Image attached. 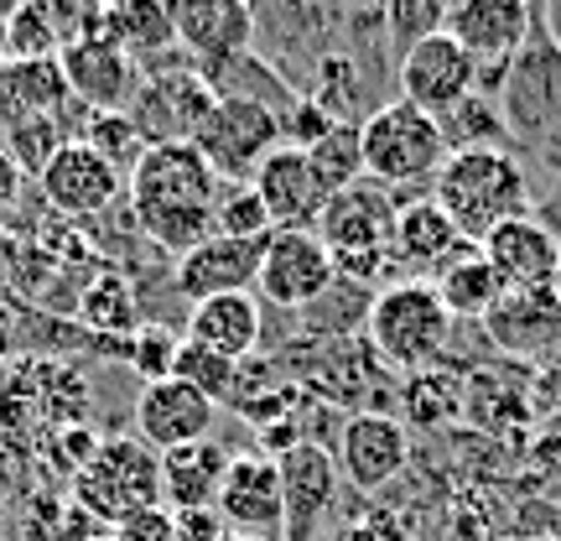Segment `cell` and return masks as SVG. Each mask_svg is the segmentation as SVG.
<instances>
[{
    "instance_id": "obj_1",
    "label": "cell",
    "mask_w": 561,
    "mask_h": 541,
    "mask_svg": "<svg viewBox=\"0 0 561 541\" xmlns=\"http://www.w3.org/2000/svg\"><path fill=\"white\" fill-rule=\"evenodd\" d=\"M125 193H130V214H136L140 235L157 250L187 256L193 245L214 235V208H219L224 182L193 140H161V146H146L136 172L125 178Z\"/></svg>"
},
{
    "instance_id": "obj_2",
    "label": "cell",
    "mask_w": 561,
    "mask_h": 541,
    "mask_svg": "<svg viewBox=\"0 0 561 541\" xmlns=\"http://www.w3.org/2000/svg\"><path fill=\"white\" fill-rule=\"evenodd\" d=\"M432 199L447 208V219L458 224L462 240L483 245L500 224L525 219L530 182L510 151H453L432 182Z\"/></svg>"
},
{
    "instance_id": "obj_3",
    "label": "cell",
    "mask_w": 561,
    "mask_h": 541,
    "mask_svg": "<svg viewBox=\"0 0 561 541\" xmlns=\"http://www.w3.org/2000/svg\"><path fill=\"white\" fill-rule=\"evenodd\" d=\"M73 505L89 521L115 526L161 505V453L130 432V438H104L73 474Z\"/></svg>"
},
{
    "instance_id": "obj_4",
    "label": "cell",
    "mask_w": 561,
    "mask_h": 541,
    "mask_svg": "<svg viewBox=\"0 0 561 541\" xmlns=\"http://www.w3.org/2000/svg\"><path fill=\"white\" fill-rule=\"evenodd\" d=\"M359 146H364V178L396 188H416V182H437L442 161L453 157L442 125L432 115H421L416 104L390 100L375 115L359 121Z\"/></svg>"
},
{
    "instance_id": "obj_5",
    "label": "cell",
    "mask_w": 561,
    "mask_h": 541,
    "mask_svg": "<svg viewBox=\"0 0 561 541\" xmlns=\"http://www.w3.org/2000/svg\"><path fill=\"white\" fill-rule=\"evenodd\" d=\"M369 343L385 364L396 370H426L453 339V313L442 307L432 281H390L380 297L369 302Z\"/></svg>"
},
{
    "instance_id": "obj_6",
    "label": "cell",
    "mask_w": 561,
    "mask_h": 541,
    "mask_svg": "<svg viewBox=\"0 0 561 541\" xmlns=\"http://www.w3.org/2000/svg\"><path fill=\"white\" fill-rule=\"evenodd\" d=\"M390 229H396V193L375 178H359V182H348V188H339L328 199V208L318 214V240L328 245L333 266L339 271L348 266L359 277H369L385 261Z\"/></svg>"
},
{
    "instance_id": "obj_7",
    "label": "cell",
    "mask_w": 561,
    "mask_h": 541,
    "mask_svg": "<svg viewBox=\"0 0 561 541\" xmlns=\"http://www.w3.org/2000/svg\"><path fill=\"white\" fill-rule=\"evenodd\" d=\"M219 104V94L208 89V79L198 74V63H157V68H140V89L130 100V121L151 146L161 140H193L198 125L208 121V110Z\"/></svg>"
},
{
    "instance_id": "obj_8",
    "label": "cell",
    "mask_w": 561,
    "mask_h": 541,
    "mask_svg": "<svg viewBox=\"0 0 561 541\" xmlns=\"http://www.w3.org/2000/svg\"><path fill=\"white\" fill-rule=\"evenodd\" d=\"M193 146L219 172V182L234 188V182L255 178V167L280 146V115L255 100H219L208 110V121L198 125Z\"/></svg>"
},
{
    "instance_id": "obj_9",
    "label": "cell",
    "mask_w": 561,
    "mask_h": 541,
    "mask_svg": "<svg viewBox=\"0 0 561 541\" xmlns=\"http://www.w3.org/2000/svg\"><path fill=\"white\" fill-rule=\"evenodd\" d=\"M479 79H483L479 58L462 42L447 37V32H437V37H426L401 53V100L416 104L421 115H432V121L453 115L462 100H473Z\"/></svg>"
},
{
    "instance_id": "obj_10",
    "label": "cell",
    "mask_w": 561,
    "mask_h": 541,
    "mask_svg": "<svg viewBox=\"0 0 561 541\" xmlns=\"http://www.w3.org/2000/svg\"><path fill=\"white\" fill-rule=\"evenodd\" d=\"M339 281V266L328 256V245L318 240V229H276L265 240L261 256V277H255V292H261L271 307H312L333 292Z\"/></svg>"
},
{
    "instance_id": "obj_11",
    "label": "cell",
    "mask_w": 561,
    "mask_h": 541,
    "mask_svg": "<svg viewBox=\"0 0 561 541\" xmlns=\"http://www.w3.org/2000/svg\"><path fill=\"white\" fill-rule=\"evenodd\" d=\"M42 199L47 208L68 224H83V219H100L110 203L125 193V172H115L110 161L94 151V146H83L79 136L62 140L53 161L42 167Z\"/></svg>"
},
{
    "instance_id": "obj_12",
    "label": "cell",
    "mask_w": 561,
    "mask_h": 541,
    "mask_svg": "<svg viewBox=\"0 0 561 541\" xmlns=\"http://www.w3.org/2000/svg\"><path fill=\"white\" fill-rule=\"evenodd\" d=\"M214 510H219V521L229 526V531L280 541V531H286V505H280L276 459H271V453H234L229 469H224Z\"/></svg>"
},
{
    "instance_id": "obj_13",
    "label": "cell",
    "mask_w": 561,
    "mask_h": 541,
    "mask_svg": "<svg viewBox=\"0 0 561 541\" xmlns=\"http://www.w3.org/2000/svg\"><path fill=\"white\" fill-rule=\"evenodd\" d=\"M405 459H411V432L390 412H354L339 427V442H333L339 480H348L354 489L390 484L405 469Z\"/></svg>"
},
{
    "instance_id": "obj_14",
    "label": "cell",
    "mask_w": 561,
    "mask_h": 541,
    "mask_svg": "<svg viewBox=\"0 0 561 541\" xmlns=\"http://www.w3.org/2000/svg\"><path fill=\"white\" fill-rule=\"evenodd\" d=\"M280 469V505H286V531L280 541H312L318 521L333 510L339 500V463H333V448L322 442H297L276 453Z\"/></svg>"
},
{
    "instance_id": "obj_15",
    "label": "cell",
    "mask_w": 561,
    "mask_h": 541,
    "mask_svg": "<svg viewBox=\"0 0 561 541\" xmlns=\"http://www.w3.org/2000/svg\"><path fill=\"white\" fill-rule=\"evenodd\" d=\"M178 47L198 63H224L250 53L255 42V0H167Z\"/></svg>"
},
{
    "instance_id": "obj_16",
    "label": "cell",
    "mask_w": 561,
    "mask_h": 541,
    "mask_svg": "<svg viewBox=\"0 0 561 541\" xmlns=\"http://www.w3.org/2000/svg\"><path fill=\"white\" fill-rule=\"evenodd\" d=\"M62 79L73 89V100L89 104V115H110V110H130L140 89V63L125 58L110 37H83L58 53Z\"/></svg>"
},
{
    "instance_id": "obj_17",
    "label": "cell",
    "mask_w": 561,
    "mask_h": 541,
    "mask_svg": "<svg viewBox=\"0 0 561 541\" xmlns=\"http://www.w3.org/2000/svg\"><path fill=\"white\" fill-rule=\"evenodd\" d=\"M250 188L261 193L265 214H271L276 229H318V214L328 208V199H333V193L322 188V178L312 172L307 151L286 146V140L255 167Z\"/></svg>"
},
{
    "instance_id": "obj_18",
    "label": "cell",
    "mask_w": 561,
    "mask_h": 541,
    "mask_svg": "<svg viewBox=\"0 0 561 541\" xmlns=\"http://www.w3.org/2000/svg\"><path fill=\"white\" fill-rule=\"evenodd\" d=\"M214 417H219V406L208 396H198L193 385H182L178 375H167L157 385H140L136 396V438L146 448H157V453L203 442L214 432Z\"/></svg>"
},
{
    "instance_id": "obj_19",
    "label": "cell",
    "mask_w": 561,
    "mask_h": 541,
    "mask_svg": "<svg viewBox=\"0 0 561 541\" xmlns=\"http://www.w3.org/2000/svg\"><path fill=\"white\" fill-rule=\"evenodd\" d=\"M479 250H483V261L500 271L504 292H551V286H561V245L530 214L500 224Z\"/></svg>"
},
{
    "instance_id": "obj_20",
    "label": "cell",
    "mask_w": 561,
    "mask_h": 541,
    "mask_svg": "<svg viewBox=\"0 0 561 541\" xmlns=\"http://www.w3.org/2000/svg\"><path fill=\"white\" fill-rule=\"evenodd\" d=\"M265 240H229V235H208L203 245H193L187 256H178L172 266V286L187 302H208L224 292H250L261 277Z\"/></svg>"
},
{
    "instance_id": "obj_21",
    "label": "cell",
    "mask_w": 561,
    "mask_h": 541,
    "mask_svg": "<svg viewBox=\"0 0 561 541\" xmlns=\"http://www.w3.org/2000/svg\"><path fill=\"white\" fill-rule=\"evenodd\" d=\"M447 37L483 63H510L530 42V0H453Z\"/></svg>"
},
{
    "instance_id": "obj_22",
    "label": "cell",
    "mask_w": 561,
    "mask_h": 541,
    "mask_svg": "<svg viewBox=\"0 0 561 541\" xmlns=\"http://www.w3.org/2000/svg\"><path fill=\"white\" fill-rule=\"evenodd\" d=\"M68 104H73V89L62 79L58 58H0V131H11L21 121H62Z\"/></svg>"
},
{
    "instance_id": "obj_23",
    "label": "cell",
    "mask_w": 561,
    "mask_h": 541,
    "mask_svg": "<svg viewBox=\"0 0 561 541\" xmlns=\"http://www.w3.org/2000/svg\"><path fill=\"white\" fill-rule=\"evenodd\" d=\"M390 250H396L405 266H426V271H442V266L458 261L462 250H473V245L462 240L458 224L447 219V208H442L432 193H421V199L396 203V229H390Z\"/></svg>"
},
{
    "instance_id": "obj_24",
    "label": "cell",
    "mask_w": 561,
    "mask_h": 541,
    "mask_svg": "<svg viewBox=\"0 0 561 541\" xmlns=\"http://www.w3.org/2000/svg\"><path fill=\"white\" fill-rule=\"evenodd\" d=\"M261 297L255 292H224V297H208V302H193L187 313V334L182 339L203 343L214 349L224 360H244L261 349Z\"/></svg>"
},
{
    "instance_id": "obj_25",
    "label": "cell",
    "mask_w": 561,
    "mask_h": 541,
    "mask_svg": "<svg viewBox=\"0 0 561 541\" xmlns=\"http://www.w3.org/2000/svg\"><path fill=\"white\" fill-rule=\"evenodd\" d=\"M229 459H234V453L214 438L161 453V505H167L172 516H182V510H208V505L219 500Z\"/></svg>"
},
{
    "instance_id": "obj_26",
    "label": "cell",
    "mask_w": 561,
    "mask_h": 541,
    "mask_svg": "<svg viewBox=\"0 0 561 541\" xmlns=\"http://www.w3.org/2000/svg\"><path fill=\"white\" fill-rule=\"evenodd\" d=\"M104 37L140 68H157L178 53V26L167 0H110L104 5Z\"/></svg>"
},
{
    "instance_id": "obj_27",
    "label": "cell",
    "mask_w": 561,
    "mask_h": 541,
    "mask_svg": "<svg viewBox=\"0 0 561 541\" xmlns=\"http://www.w3.org/2000/svg\"><path fill=\"white\" fill-rule=\"evenodd\" d=\"M432 286H437L442 307H447L453 318H489V313L504 302V281H500L494 266L483 261L479 245H473V250H462L458 261L442 266Z\"/></svg>"
},
{
    "instance_id": "obj_28",
    "label": "cell",
    "mask_w": 561,
    "mask_h": 541,
    "mask_svg": "<svg viewBox=\"0 0 561 541\" xmlns=\"http://www.w3.org/2000/svg\"><path fill=\"white\" fill-rule=\"evenodd\" d=\"M489 328L500 334L510 349H536V343L561 334V302L557 286L551 292H504V302L489 313Z\"/></svg>"
},
{
    "instance_id": "obj_29",
    "label": "cell",
    "mask_w": 561,
    "mask_h": 541,
    "mask_svg": "<svg viewBox=\"0 0 561 541\" xmlns=\"http://www.w3.org/2000/svg\"><path fill=\"white\" fill-rule=\"evenodd\" d=\"M62 37H58V21L47 11V0H16L5 21H0V58H16V63H37V58H58Z\"/></svg>"
},
{
    "instance_id": "obj_30",
    "label": "cell",
    "mask_w": 561,
    "mask_h": 541,
    "mask_svg": "<svg viewBox=\"0 0 561 541\" xmlns=\"http://www.w3.org/2000/svg\"><path fill=\"white\" fill-rule=\"evenodd\" d=\"M79 318L94 328V334H136L140 328V302H136V286L121 277V271H100L79 292Z\"/></svg>"
},
{
    "instance_id": "obj_31",
    "label": "cell",
    "mask_w": 561,
    "mask_h": 541,
    "mask_svg": "<svg viewBox=\"0 0 561 541\" xmlns=\"http://www.w3.org/2000/svg\"><path fill=\"white\" fill-rule=\"evenodd\" d=\"M172 375H178L182 385H193L198 396H208L214 406H229L234 391H240V360H224V354H214V349H203V343H193V339L178 343Z\"/></svg>"
},
{
    "instance_id": "obj_32",
    "label": "cell",
    "mask_w": 561,
    "mask_h": 541,
    "mask_svg": "<svg viewBox=\"0 0 561 541\" xmlns=\"http://www.w3.org/2000/svg\"><path fill=\"white\" fill-rule=\"evenodd\" d=\"M307 161H312V172L322 178L328 193H339L348 182L364 178V146H359V125L354 121H339L318 146H307Z\"/></svg>"
},
{
    "instance_id": "obj_33",
    "label": "cell",
    "mask_w": 561,
    "mask_h": 541,
    "mask_svg": "<svg viewBox=\"0 0 561 541\" xmlns=\"http://www.w3.org/2000/svg\"><path fill=\"white\" fill-rule=\"evenodd\" d=\"M79 140H83V146H94V151H100V157L110 161L115 172H125V178L136 172V161L146 157V146H151V140L136 131V121H130L125 110H110V115H89V131H83Z\"/></svg>"
},
{
    "instance_id": "obj_34",
    "label": "cell",
    "mask_w": 561,
    "mask_h": 541,
    "mask_svg": "<svg viewBox=\"0 0 561 541\" xmlns=\"http://www.w3.org/2000/svg\"><path fill=\"white\" fill-rule=\"evenodd\" d=\"M442 140H447V151H500V136H504V121L500 110L489 100H462L453 115H442Z\"/></svg>"
},
{
    "instance_id": "obj_35",
    "label": "cell",
    "mask_w": 561,
    "mask_h": 541,
    "mask_svg": "<svg viewBox=\"0 0 561 541\" xmlns=\"http://www.w3.org/2000/svg\"><path fill=\"white\" fill-rule=\"evenodd\" d=\"M214 235H229V240H271L276 224L265 214L261 193L250 182H234L219 193V208H214Z\"/></svg>"
},
{
    "instance_id": "obj_36",
    "label": "cell",
    "mask_w": 561,
    "mask_h": 541,
    "mask_svg": "<svg viewBox=\"0 0 561 541\" xmlns=\"http://www.w3.org/2000/svg\"><path fill=\"white\" fill-rule=\"evenodd\" d=\"M380 11H385V32L401 47H416V42L447 32L453 0H380Z\"/></svg>"
},
{
    "instance_id": "obj_37",
    "label": "cell",
    "mask_w": 561,
    "mask_h": 541,
    "mask_svg": "<svg viewBox=\"0 0 561 541\" xmlns=\"http://www.w3.org/2000/svg\"><path fill=\"white\" fill-rule=\"evenodd\" d=\"M178 343H182V334L161 328V323H140L136 334H130V343H125V354H130V364H136L140 381L157 385V381H167V375H172Z\"/></svg>"
},
{
    "instance_id": "obj_38",
    "label": "cell",
    "mask_w": 561,
    "mask_h": 541,
    "mask_svg": "<svg viewBox=\"0 0 561 541\" xmlns=\"http://www.w3.org/2000/svg\"><path fill=\"white\" fill-rule=\"evenodd\" d=\"M62 140H73V136H62V121H21L5 131V151L16 157L21 172L42 178V167L53 161V151H58Z\"/></svg>"
},
{
    "instance_id": "obj_39",
    "label": "cell",
    "mask_w": 561,
    "mask_h": 541,
    "mask_svg": "<svg viewBox=\"0 0 561 541\" xmlns=\"http://www.w3.org/2000/svg\"><path fill=\"white\" fill-rule=\"evenodd\" d=\"M115 541H178V516L167 505H151V510L115 526Z\"/></svg>"
},
{
    "instance_id": "obj_40",
    "label": "cell",
    "mask_w": 561,
    "mask_h": 541,
    "mask_svg": "<svg viewBox=\"0 0 561 541\" xmlns=\"http://www.w3.org/2000/svg\"><path fill=\"white\" fill-rule=\"evenodd\" d=\"M229 526L219 521V510L208 505V510H182L178 516V541H219Z\"/></svg>"
},
{
    "instance_id": "obj_41",
    "label": "cell",
    "mask_w": 561,
    "mask_h": 541,
    "mask_svg": "<svg viewBox=\"0 0 561 541\" xmlns=\"http://www.w3.org/2000/svg\"><path fill=\"white\" fill-rule=\"evenodd\" d=\"M21 182H26V172L16 167V157L0 146V214L5 208H16V199H21Z\"/></svg>"
},
{
    "instance_id": "obj_42",
    "label": "cell",
    "mask_w": 561,
    "mask_h": 541,
    "mask_svg": "<svg viewBox=\"0 0 561 541\" xmlns=\"http://www.w3.org/2000/svg\"><path fill=\"white\" fill-rule=\"evenodd\" d=\"M219 541H261V537H244V531H224Z\"/></svg>"
},
{
    "instance_id": "obj_43",
    "label": "cell",
    "mask_w": 561,
    "mask_h": 541,
    "mask_svg": "<svg viewBox=\"0 0 561 541\" xmlns=\"http://www.w3.org/2000/svg\"><path fill=\"white\" fill-rule=\"evenodd\" d=\"M89 541H115V531H94V537H89Z\"/></svg>"
},
{
    "instance_id": "obj_44",
    "label": "cell",
    "mask_w": 561,
    "mask_h": 541,
    "mask_svg": "<svg viewBox=\"0 0 561 541\" xmlns=\"http://www.w3.org/2000/svg\"><path fill=\"white\" fill-rule=\"evenodd\" d=\"M0 349H5V318H0Z\"/></svg>"
},
{
    "instance_id": "obj_45",
    "label": "cell",
    "mask_w": 561,
    "mask_h": 541,
    "mask_svg": "<svg viewBox=\"0 0 561 541\" xmlns=\"http://www.w3.org/2000/svg\"><path fill=\"white\" fill-rule=\"evenodd\" d=\"M94 5H110V0H94Z\"/></svg>"
},
{
    "instance_id": "obj_46",
    "label": "cell",
    "mask_w": 561,
    "mask_h": 541,
    "mask_svg": "<svg viewBox=\"0 0 561 541\" xmlns=\"http://www.w3.org/2000/svg\"><path fill=\"white\" fill-rule=\"evenodd\" d=\"M536 541H551V537H536Z\"/></svg>"
}]
</instances>
